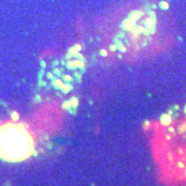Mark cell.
Instances as JSON below:
<instances>
[{
	"label": "cell",
	"mask_w": 186,
	"mask_h": 186,
	"mask_svg": "<svg viewBox=\"0 0 186 186\" xmlns=\"http://www.w3.org/2000/svg\"><path fill=\"white\" fill-rule=\"evenodd\" d=\"M77 103H77V99H75V98H73V106H77Z\"/></svg>",
	"instance_id": "obj_2"
},
{
	"label": "cell",
	"mask_w": 186,
	"mask_h": 186,
	"mask_svg": "<svg viewBox=\"0 0 186 186\" xmlns=\"http://www.w3.org/2000/svg\"><path fill=\"white\" fill-rule=\"evenodd\" d=\"M101 54H103V55H107L106 51H103V52H101Z\"/></svg>",
	"instance_id": "obj_3"
},
{
	"label": "cell",
	"mask_w": 186,
	"mask_h": 186,
	"mask_svg": "<svg viewBox=\"0 0 186 186\" xmlns=\"http://www.w3.org/2000/svg\"><path fill=\"white\" fill-rule=\"evenodd\" d=\"M33 141L25 124L5 123L0 126V157L21 161L31 155Z\"/></svg>",
	"instance_id": "obj_1"
}]
</instances>
